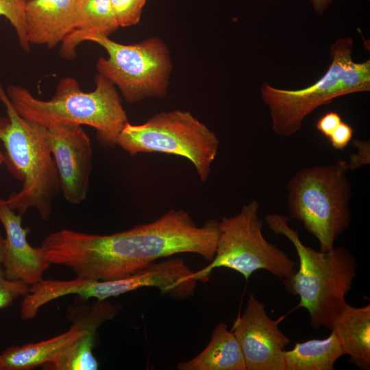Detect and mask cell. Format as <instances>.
<instances>
[{
    "mask_svg": "<svg viewBox=\"0 0 370 370\" xmlns=\"http://www.w3.org/2000/svg\"><path fill=\"white\" fill-rule=\"evenodd\" d=\"M3 164H4V156L0 149V167Z\"/></svg>",
    "mask_w": 370,
    "mask_h": 370,
    "instance_id": "83f0119b",
    "label": "cell"
},
{
    "mask_svg": "<svg viewBox=\"0 0 370 370\" xmlns=\"http://www.w3.org/2000/svg\"><path fill=\"white\" fill-rule=\"evenodd\" d=\"M25 21L29 45L53 48L75 29L76 0H28Z\"/></svg>",
    "mask_w": 370,
    "mask_h": 370,
    "instance_id": "4fadbf2b",
    "label": "cell"
},
{
    "mask_svg": "<svg viewBox=\"0 0 370 370\" xmlns=\"http://www.w3.org/2000/svg\"><path fill=\"white\" fill-rule=\"evenodd\" d=\"M346 354L334 330L323 339H310L296 343L284 352L285 370H333L336 361Z\"/></svg>",
    "mask_w": 370,
    "mask_h": 370,
    "instance_id": "e0dca14e",
    "label": "cell"
},
{
    "mask_svg": "<svg viewBox=\"0 0 370 370\" xmlns=\"http://www.w3.org/2000/svg\"><path fill=\"white\" fill-rule=\"evenodd\" d=\"M219 234L217 221L199 227L186 211L171 209L151 223L111 234L58 230L40 246L51 264L69 267L79 278L103 281L128 277L177 254L194 253L211 262Z\"/></svg>",
    "mask_w": 370,
    "mask_h": 370,
    "instance_id": "6da1fadb",
    "label": "cell"
},
{
    "mask_svg": "<svg viewBox=\"0 0 370 370\" xmlns=\"http://www.w3.org/2000/svg\"><path fill=\"white\" fill-rule=\"evenodd\" d=\"M282 319H271L264 304L249 294L243 313L231 330L240 344L246 370H285L284 352L290 340L279 328Z\"/></svg>",
    "mask_w": 370,
    "mask_h": 370,
    "instance_id": "30bf717a",
    "label": "cell"
},
{
    "mask_svg": "<svg viewBox=\"0 0 370 370\" xmlns=\"http://www.w3.org/2000/svg\"><path fill=\"white\" fill-rule=\"evenodd\" d=\"M353 47L349 36L336 40L330 47L331 62L326 72L306 88L286 90L267 83L262 85L261 97L269 108L276 134H295L308 115L336 97L370 90V60L355 62Z\"/></svg>",
    "mask_w": 370,
    "mask_h": 370,
    "instance_id": "5b68a950",
    "label": "cell"
},
{
    "mask_svg": "<svg viewBox=\"0 0 370 370\" xmlns=\"http://www.w3.org/2000/svg\"><path fill=\"white\" fill-rule=\"evenodd\" d=\"M352 136V127L342 121L328 138L334 149L342 150L351 141Z\"/></svg>",
    "mask_w": 370,
    "mask_h": 370,
    "instance_id": "603a6c76",
    "label": "cell"
},
{
    "mask_svg": "<svg viewBox=\"0 0 370 370\" xmlns=\"http://www.w3.org/2000/svg\"><path fill=\"white\" fill-rule=\"evenodd\" d=\"M147 1L110 0L119 27H127L137 25Z\"/></svg>",
    "mask_w": 370,
    "mask_h": 370,
    "instance_id": "44dd1931",
    "label": "cell"
},
{
    "mask_svg": "<svg viewBox=\"0 0 370 370\" xmlns=\"http://www.w3.org/2000/svg\"><path fill=\"white\" fill-rule=\"evenodd\" d=\"M0 101L7 116L0 118V141L4 164L22 188L6 200L23 215L34 209L43 220L49 219L52 203L60 193V180L49 147L47 128L23 118L12 106L0 83Z\"/></svg>",
    "mask_w": 370,
    "mask_h": 370,
    "instance_id": "277c9868",
    "label": "cell"
},
{
    "mask_svg": "<svg viewBox=\"0 0 370 370\" xmlns=\"http://www.w3.org/2000/svg\"><path fill=\"white\" fill-rule=\"evenodd\" d=\"M5 251V238L0 235V263L2 264Z\"/></svg>",
    "mask_w": 370,
    "mask_h": 370,
    "instance_id": "4316f807",
    "label": "cell"
},
{
    "mask_svg": "<svg viewBox=\"0 0 370 370\" xmlns=\"http://www.w3.org/2000/svg\"><path fill=\"white\" fill-rule=\"evenodd\" d=\"M339 336L350 362L362 370L370 368V305L345 306L332 328Z\"/></svg>",
    "mask_w": 370,
    "mask_h": 370,
    "instance_id": "2e32d148",
    "label": "cell"
},
{
    "mask_svg": "<svg viewBox=\"0 0 370 370\" xmlns=\"http://www.w3.org/2000/svg\"><path fill=\"white\" fill-rule=\"evenodd\" d=\"M341 122L339 114L336 112H328L317 121L316 128L328 138Z\"/></svg>",
    "mask_w": 370,
    "mask_h": 370,
    "instance_id": "cb8c5ba5",
    "label": "cell"
},
{
    "mask_svg": "<svg viewBox=\"0 0 370 370\" xmlns=\"http://www.w3.org/2000/svg\"><path fill=\"white\" fill-rule=\"evenodd\" d=\"M264 219L275 235H283L293 243L298 256V270L283 280L286 290L299 296L297 307L308 312L313 329L331 330L347 304L345 297L358 270L355 258L344 246L318 251L304 245L298 232L288 225V216L268 214Z\"/></svg>",
    "mask_w": 370,
    "mask_h": 370,
    "instance_id": "7a4b0ae2",
    "label": "cell"
},
{
    "mask_svg": "<svg viewBox=\"0 0 370 370\" xmlns=\"http://www.w3.org/2000/svg\"><path fill=\"white\" fill-rule=\"evenodd\" d=\"M29 285L22 282L8 279L0 263V310L10 306L18 297L24 296Z\"/></svg>",
    "mask_w": 370,
    "mask_h": 370,
    "instance_id": "7402d4cb",
    "label": "cell"
},
{
    "mask_svg": "<svg viewBox=\"0 0 370 370\" xmlns=\"http://www.w3.org/2000/svg\"><path fill=\"white\" fill-rule=\"evenodd\" d=\"M179 370H246L240 344L225 323H218L207 346L193 358L177 364Z\"/></svg>",
    "mask_w": 370,
    "mask_h": 370,
    "instance_id": "9a60e30c",
    "label": "cell"
},
{
    "mask_svg": "<svg viewBox=\"0 0 370 370\" xmlns=\"http://www.w3.org/2000/svg\"><path fill=\"white\" fill-rule=\"evenodd\" d=\"M220 142L213 131L190 112L175 110L155 114L147 122L122 130L117 145L131 156L162 153L188 159L202 182L208 180Z\"/></svg>",
    "mask_w": 370,
    "mask_h": 370,
    "instance_id": "ba28073f",
    "label": "cell"
},
{
    "mask_svg": "<svg viewBox=\"0 0 370 370\" xmlns=\"http://www.w3.org/2000/svg\"><path fill=\"white\" fill-rule=\"evenodd\" d=\"M308 1H310V2H312V0H308Z\"/></svg>",
    "mask_w": 370,
    "mask_h": 370,
    "instance_id": "f1b7e54d",
    "label": "cell"
},
{
    "mask_svg": "<svg viewBox=\"0 0 370 370\" xmlns=\"http://www.w3.org/2000/svg\"><path fill=\"white\" fill-rule=\"evenodd\" d=\"M28 0H0V16L5 17L14 29L23 50L29 51L26 34L25 8Z\"/></svg>",
    "mask_w": 370,
    "mask_h": 370,
    "instance_id": "ffe728a7",
    "label": "cell"
},
{
    "mask_svg": "<svg viewBox=\"0 0 370 370\" xmlns=\"http://www.w3.org/2000/svg\"><path fill=\"white\" fill-rule=\"evenodd\" d=\"M354 143L359 147V152L357 155H354V157L350 158V161L348 162L349 169H355L363 164H367L361 157L369 160V143L355 140Z\"/></svg>",
    "mask_w": 370,
    "mask_h": 370,
    "instance_id": "d4e9b609",
    "label": "cell"
},
{
    "mask_svg": "<svg viewBox=\"0 0 370 370\" xmlns=\"http://www.w3.org/2000/svg\"><path fill=\"white\" fill-rule=\"evenodd\" d=\"M0 370H1V365H0Z\"/></svg>",
    "mask_w": 370,
    "mask_h": 370,
    "instance_id": "f546056e",
    "label": "cell"
},
{
    "mask_svg": "<svg viewBox=\"0 0 370 370\" xmlns=\"http://www.w3.org/2000/svg\"><path fill=\"white\" fill-rule=\"evenodd\" d=\"M332 1L333 0H312L311 3L315 12L322 15L328 9Z\"/></svg>",
    "mask_w": 370,
    "mask_h": 370,
    "instance_id": "484cf974",
    "label": "cell"
},
{
    "mask_svg": "<svg viewBox=\"0 0 370 370\" xmlns=\"http://www.w3.org/2000/svg\"><path fill=\"white\" fill-rule=\"evenodd\" d=\"M83 41L95 42L106 50L108 58H99L97 72L119 88L128 103L166 95L172 62L168 47L159 37L123 45L101 34L74 31L62 42V57L74 58Z\"/></svg>",
    "mask_w": 370,
    "mask_h": 370,
    "instance_id": "8992f818",
    "label": "cell"
},
{
    "mask_svg": "<svg viewBox=\"0 0 370 370\" xmlns=\"http://www.w3.org/2000/svg\"><path fill=\"white\" fill-rule=\"evenodd\" d=\"M258 211L259 204L251 201L235 216L222 218L214 257L195 273L197 281L207 282L212 271L218 267L234 270L246 280L260 269L282 280L295 272V262L264 238Z\"/></svg>",
    "mask_w": 370,
    "mask_h": 370,
    "instance_id": "9c48e42d",
    "label": "cell"
},
{
    "mask_svg": "<svg viewBox=\"0 0 370 370\" xmlns=\"http://www.w3.org/2000/svg\"><path fill=\"white\" fill-rule=\"evenodd\" d=\"M348 162L338 160L330 165L305 168L288 184L291 218L303 223L319 241L320 251H329L351 221V185Z\"/></svg>",
    "mask_w": 370,
    "mask_h": 370,
    "instance_id": "52a82bcc",
    "label": "cell"
},
{
    "mask_svg": "<svg viewBox=\"0 0 370 370\" xmlns=\"http://www.w3.org/2000/svg\"><path fill=\"white\" fill-rule=\"evenodd\" d=\"M47 128L60 193L69 203L79 204L86 199L89 189L92 169L90 139L81 125L60 124Z\"/></svg>",
    "mask_w": 370,
    "mask_h": 370,
    "instance_id": "8fae6325",
    "label": "cell"
},
{
    "mask_svg": "<svg viewBox=\"0 0 370 370\" xmlns=\"http://www.w3.org/2000/svg\"><path fill=\"white\" fill-rule=\"evenodd\" d=\"M95 83V88L86 92L75 79L64 78L54 96L47 101L35 97L20 86H9L6 92L23 118L45 127L60 124L88 125L95 130L102 147L114 148L128 123L127 116L116 86L99 73Z\"/></svg>",
    "mask_w": 370,
    "mask_h": 370,
    "instance_id": "3957f363",
    "label": "cell"
},
{
    "mask_svg": "<svg viewBox=\"0 0 370 370\" xmlns=\"http://www.w3.org/2000/svg\"><path fill=\"white\" fill-rule=\"evenodd\" d=\"M86 329L73 323L66 332L50 339L7 348L0 354L1 370H29L52 364Z\"/></svg>",
    "mask_w": 370,
    "mask_h": 370,
    "instance_id": "5bb4252c",
    "label": "cell"
},
{
    "mask_svg": "<svg viewBox=\"0 0 370 370\" xmlns=\"http://www.w3.org/2000/svg\"><path fill=\"white\" fill-rule=\"evenodd\" d=\"M95 329H86L52 364L56 370H96L99 365L92 354Z\"/></svg>",
    "mask_w": 370,
    "mask_h": 370,
    "instance_id": "d6986e66",
    "label": "cell"
},
{
    "mask_svg": "<svg viewBox=\"0 0 370 370\" xmlns=\"http://www.w3.org/2000/svg\"><path fill=\"white\" fill-rule=\"evenodd\" d=\"M0 221L5 232V251L2 265L5 277L33 285L42 280L50 262L40 247H34L27 239L29 229L22 226V215L0 199Z\"/></svg>",
    "mask_w": 370,
    "mask_h": 370,
    "instance_id": "7c38bea8",
    "label": "cell"
},
{
    "mask_svg": "<svg viewBox=\"0 0 370 370\" xmlns=\"http://www.w3.org/2000/svg\"><path fill=\"white\" fill-rule=\"evenodd\" d=\"M119 27L110 0H76L74 31L109 37Z\"/></svg>",
    "mask_w": 370,
    "mask_h": 370,
    "instance_id": "ac0fdd59",
    "label": "cell"
}]
</instances>
